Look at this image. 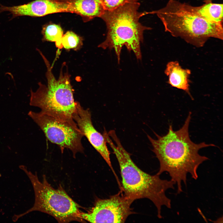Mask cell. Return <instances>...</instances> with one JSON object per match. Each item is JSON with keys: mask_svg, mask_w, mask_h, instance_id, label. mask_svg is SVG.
<instances>
[{"mask_svg": "<svg viewBox=\"0 0 223 223\" xmlns=\"http://www.w3.org/2000/svg\"><path fill=\"white\" fill-rule=\"evenodd\" d=\"M197 12L207 20L214 23L222 24L223 4L212 3L207 0L203 5L195 7Z\"/></svg>", "mask_w": 223, "mask_h": 223, "instance_id": "4fadbf2b", "label": "cell"}, {"mask_svg": "<svg viewBox=\"0 0 223 223\" xmlns=\"http://www.w3.org/2000/svg\"><path fill=\"white\" fill-rule=\"evenodd\" d=\"M28 115L40 127L50 142L59 146L62 153L65 148L68 149L75 158L77 153L84 152L81 139L84 135L74 120H63L41 112L30 111Z\"/></svg>", "mask_w": 223, "mask_h": 223, "instance_id": "52a82bcc", "label": "cell"}, {"mask_svg": "<svg viewBox=\"0 0 223 223\" xmlns=\"http://www.w3.org/2000/svg\"><path fill=\"white\" fill-rule=\"evenodd\" d=\"M7 11L12 18L28 16L33 17L43 16L58 12L71 11L66 0H35L27 4L13 7L0 5V13Z\"/></svg>", "mask_w": 223, "mask_h": 223, "instance_id": "30bf717a", "label": "cell"}, {"mask_svg": "<svg viewBox=\"0 0 223 223\" xmlns=\"http://www.w3.org/2000/svg\"><path fill=\"white\" fill-rule=\"evenodd\" d=\"M140 4L138 0L126 3L112 11H105L100 17L105 22L107 30L105 40L98 47L104 49H114L120 61L122 47L132 51L138 59H142L140 43L143 42V32L151 28L142 25L140 18L146 15L138 11Z\"/></svg>", "mask_w": 223, "mask_h": 223, "instance_id": "277c9868", "label": "cell"}, {"mask_svg": "<svg viewBox=\"0 0 223 223\" xmlns=\"http://www.w3.org/2000/svg\"><path fill=\"white\" fill-rule=\"evenodd\" d=\"M164 72L168 77L169 84L185 91L193 99L189 91V77L191 73L190 70L182 68L178 62L172 61L167 64Z\"/></svg>", "mask_w": 223, "mask_h": 223, "instance_id": "7c38bea8", "label": "cell"}, {"mask_svg": "<svg viewBox=\"0 0 223 223\" xmlns=\"http://www.w3.org/2000/svg\"><path fill=\"white\" fill-rule=\"evenodd\" d=\"M61 43L62 48L66 50H77L82 45L81 38L71 31H68L63 35Z\"/></svg>", "mask_w": 223, "mask_h": 223, "instance_id": "9a60e30c", "label": "cell"}, {"mask_svg": "<svg viewBox=\"0 0 223 223\" xmlns=\"http://www.w3.org/2000/svg\"><path fill=\"white\" fill-rule=\"evenodd\" d=\"M133 202L120 192L108 199L97 198L91 209L82 212L81 217L91 223H124L134 213L130 207Z\"/></svg>", "mask_w": 223, "mask_h": 223, "instance_id": "ba28073f", "label": "cell"}, {"mask_svg": "<svg viewBox=\"0 0 223 223\" xmlns=\"http://www.w3.org/2000/svg\"><path fill=\"white\" fill-rule=\"evenodd\" d=\"M1 174L0 173V177H1Z\"/></svg>", "mask_w": 223, "mask_h": 223, "instance_id": "e0dca14e", "label": "cell"}, {"mask_svg": "<svg viewBox=\"0 0 223 223\" xmlns=\"http://www.w3.org/2000/svg\"><path fill=\"white\" fill-rule=\"evenodd\" d=\"M146 13L156 14L166 31L195 46H203L210 37L223 39L222 24L207 20L185 3L169 0L162 9Z\"/></svg>", "mask_w": 223, "mask_h": 223, "instance_id": "3957f363", "label": "cell"}, {"mask_svg": "<svg viewBox=\"0 0 223 223\" xmlns=\"http://www.w3.org/2000/svg\"><path fill=\"white\" fill-rule=\"evenodd\" d=\"M108 134L105 137L119 163L123 195L133 201L143 198L150 199L157 208L158 217L161 218L162 206L171 208V200L165 192L168 189H174L175 183L171 180L162 179L156 174L151 175L142 171L123 146L115 131L111 130Z\"/></svg>", "mask_w": 223, "mask_h": 223, "instance_id": "7a4b0ae2", "label": "cell"}, {"mask_svg": "<svg viewBox=\"0 0 223 223\" xmlns=\"http://www.w3.org/2000/svg\"><path fill=\"white\" fill-rule=\"evenodd\" d=\"M137 0H100L105 11H112L126 3Z\"/></svg>", "mask_w": 223, "mask_h": 223, "instance_id": "2e32d148", "label": "cell"}, {"mask_svg": "<svg viewBox=\"0 0 223 223\" xmlns=\"http://www.w3.org/2000/svg\"><path fill=\"white\" fill-rule=\"evenodd\" d=\"M42 33L43 40L55 42L57 47L62 48L61 40L63 35V31L59 25L55 24L46 25L43 27Z\"/></svg>", "mask_w": 223, "mask_h": 223, "instance_id": "5bb4252c", "label": "cell"}, {"mask_svg": "<svg viewBox=\"0 0 223 223\" xmlns=\"http://www.w3.org/2000/svg\"><path fill=\"white\" fill-rule=\"evenodd\" d=\"M72 118L84 136L103 157L116 177L112 165L110 153L105 138L103 134L97 131L93 126L90 109H84L80 103L77 101L76 109L72 115Z\"/></svg>", "mask_w": 223, "mask_h": 223, "instance_id": "9c48e42d", "label": "cell"}, {"mask_svg": "<svg viewBox=\"0 0 223 223\" xmlns=\"http://www.w3.org/2000/svg\"><path fill=\"white\" fill-rule=\"evenodd\" d=\"M71 13L81 15L85 21L100 17L105 11L100 0H66Z\"/></svg>", "mask_w": 223, "mask_h": 223, "instance_id": "8fae6325", "label": "cell"}, {"mask_svg": "<svg viewBox=\"0 0 223 223\" xmlns=\"http://www.w3.org/2000/svg\"><path fill=\"white\" fill-rule=\"evenodd\" d=\"M191 114L190 112L184 125L179 130H173L172 125H170L165 135L160 136L155 133L157 138L155 139L147 135L152 146V151L160 163L159 169L156 174L160 175L164 172L168 173L171 180L177 185L178 194L182 191V182L186 185L187 174H190L193 179L197 180L199 167L208 160L207 157L200 155L199 150L215 146L204 142L196 144L191 141L189 133Z\"/></svg>", "mask_w": 223, "mask_h": 223, "instance_id": "6da1fadb", "label": "cell"}, {"mask_svg": "<svg viewBox=\"0 0 223 223\" xmlns=\"http://www.w3.org/2000/svg\"><path fill=\"white\" fill-rule=\"evenodd\" d=\"M30 179L35 194L33 206L24 213L15 215L12 217L14 222L34 211H38L54 217L59 223H68L76 221L85 222L81 217L80 207L67 194L61 186L55 189L48 183L46 176H43L41 181L37 173L29 171L24 165L19 166Z\"/></svg>", "mask_w": 223, "mask_h": 223, "instance_id": "8992f818", "label": "cell"}, {"mask_svg": "<svg viewBox=\"0 0 223 223\" xmlns=\"http://www.w3.org/2000/svg\"><path fill=\"white\" fill-rule=\"evenodd\" d=\"M37 50L43 59L47 68L46 76L47 85L39 82V88L35 92L30 90V106L37 107L41 112L63 120L72 121V115L76 107L77 101L73 97L70 75L68 67L63 69L65 62L60 69L57 80L52 72L49 62L38 49Z\"/></svg>", "mask_w": 223, "mask_h": 223, "instance_id": "5b68a950", "label": "cell"}]
</instances>
